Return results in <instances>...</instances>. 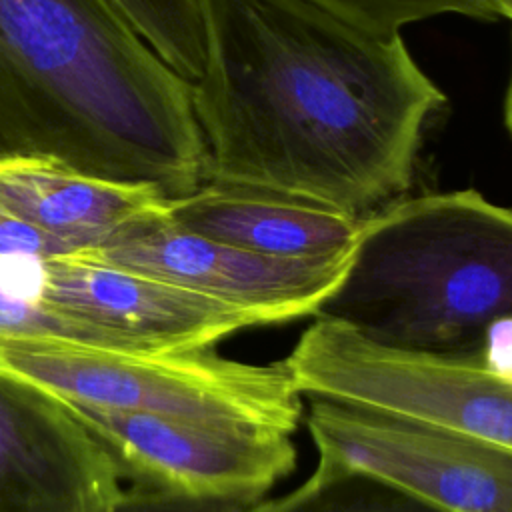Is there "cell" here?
<instances>
[{
	"label": "cell",
	"instance_id": "6da1fadb",
	"mask_svg": "<svg viewBox=\"0 0 512 512\" xmlns=\"http://www.w3.org/2000/svg\"><path fill=\"white\" fill-rule=\"evenodd\" d=\"M206 60L192 84L206 182L282 192L366 216L412 184L446 94L400 34L308 0H200Z\"/></svg>",
	"mask_w": 512,
	"mask_h": 512
},
{
	"label": "cell",
	"instance_id": "7a4b0ae2",
	"mask_svg": "<svg viewBox=\"0 0 512 512\" xmlns=\"http://www.w3.org/2000/svg\"><path fill=\"white\" fill-rule=\"evenodd\" d=\"M22 154L168 198L208 178L192 84L108 0H0V158Z\"/></svg>",
	"mask_w": 512,
	"mask_h": 512
},
{
	"label": "cell",
	"instance_id": "3957f363",
	"mask_svg": "<svg viewBox=\"0 0 512 512\" xmlns=\"http://www.w3.org/2000/svg\"><path fill=\"white\" fill-rule=\"evenodd\" d=\"M314 318L392 348L486 352L496 328L512 326V208L452 190L362 216Z\"/></svg>",
	"mask_w": 512,
	"mask_h": 512
},
{
	"label": "cell",
	"instance_id": "277c9868",
	"mask_svg": "<svg viewBox=\"0 0 512 512\" xmlns=\"http://www.w3.org/2000/svg\"><path fill=\"white\" fill-rule=\"evenodd\" d=\"M0 370L72 404L292 434L304 416L286 360L252 364L212 348L154 352L0 338Z\"/></svg>",
	"mask_w": 512,
	"mask_h": 512
},
{
	"label": "cell",
	"instance_id": "5b68a950",
	"mask_svg": "<svg viewBox=\"0 0 512 512\" xmlns=\"http://www.w3.org/2000/svg\"><path fill=\"white\" fill-rule=\"evenodd\" d=\"M302 396H322L512 450V370L480 354L382 346L314 318L284 358Z\"/></svg>",
	"mask_w": 512,
	"mask_h": 512
},
{
	"label": "cell",
	"instance_id": "8992f818",
	"mask_svg": "<svg viewBox=\"0 0 512 512\" xmlns=\"http://www.w3.org/2000/svg\"><path fill=\"white\" fill-rule=\"evenodd\" d=\"M308 398L318 462L374 478L440 512H512V450L382 410Z\"/></svg>",
	"mask_w": 512,
	"mask_h": 512
},
{
	"label": "cell",
	"instance_id": "52a82bcc",
	"mask_svg": "<svg viewBox=\"0 0 512 512\" xmlns=\"http://www.w3.org/2000/svg\"><path fill=\"white\" fill-rule=\"evenodd\" d=\"M66 404L106 446L128 486L258 502L296 466L290 434Z\"/></svg>",
	"mask_w": 512,
	"mask_h": 512
},
{
	"label": "cell",
	"instance_id": "ba28073f",
	"mask_svg": "<svg viewBox=\"0 0 512 512\" xmlns=\"http://www.w3.org/2000/svg\"><path fill=\"white\" fill-rule=\"evenodd\" d=\"M348 254L320 260L266 258L190 232L164 212L78 258L130 268L254 314L262 326L314 316L340 282Z\"/></svg>",
	"mask_w": 512,
	"mask_h": 512
},
{
	"label": "cell",
	"instance_id": "9c48e42d",
	"mask_svg": "<svg viewBox=\"0 0 512 512\" xmlns=\"http://www.w3.org/2000/svg\"><path fill=\"white\" fill-rule=\"evenodd\" d=\"M128 484L56 394L0 370V512H100Z\"/></svg>",
	"mask_w": 512,
	"mask_h": 512
},
{
	"label": "cell",
	"instance_id": "30bf717a",
	"mask_svg": "<svg viewBox=\"0 0 512 512\" xmlns=\"http://www.w3.org/2000/svg\"><path fill=\"white\" fill-rule=\"evenodd\" d=\"M32 298L114 332L136 350L212 348L230 334L262 326L238 306L150 274L78 256L42 258Z\"/></svg>",
	"mask_w": 512,
	"mask_h": 512
},
{
	"label": "cell",
	"instance_id": "8fae6325",
	"mask_svg": "<svg viewBox=\"0 0 512 512\" xmlns=\"http://www.w3.org/2000/svg\"><path fill=\"white\" fill-rule=\"evenodd\" d=\"M168 216L190 232L280 260L346 254L362 220L282 192L224 182H204L186 196L170 198Z\"/></svg>",
	"mask_w": 512,
	"mask_h": 512
},
{
	"label": "cell",
	"instance_id": "7c38bea8",
	"mask_svg": "<svg viewBox=\"0 0 512 512\" xmlns=\"http://www.w3.org/2000/svg\"><path fill=\"white\" fill-rule=\"evenodd\" d=\"M168 200L152 184L88 174L50 156L0 158V204L78 252L164 212Z\"/></svg>",
	"mask_w": 512,
	"mask_h": 512
},
{
	"label": "cell",
	"instance_id": "4fadbf2b",
	"mask_svg": "<svg viewBox=\"0 0 512 512\" xmlns=\"http://www.w3.org/2000/svg\"><path fill=\"white\" fill-rule=\"evenodd\" d=\"M248 512H440L364 474L318 462L292 492L258 500Z\"/></svg>",
	"mask_w": 512,
	"mask_h": 512
},
{
	"label": "cell",
	"instance_id": "5bb4252c",
	"mask_svg": "<svg viewBox=\"0 0 512 512\" xmlns=\"http://www.w3.org/2000/svg\"><path fill=\"white\" fill-rule=\"evenodd\" d=\"M148 48L194 84L204 72L206 36L200 0H108Z\"/></svg>",
	"mask_w": 512,
	"mask_h": 512
},
{
	"label": "cell",
	"instance_id": "9a60e30c",
	"mask_svg": "<svg viewBox=\"0 0 512 512\" xmlns=\"http://www.w3.org/2000/svg\"><path fill=\"white\" fill-rule=\"evenodd\" d=\"M342 20L376 32L400 34L406 24L442 14H460L478 20L502 18L500 0H308Z\"/></svg>",
	"mask_w": 512,
	"mask_h": 512
},
{
	"label": "cell",
	"instance_id": "2e32d148",
	"mask_svg": "<svg viewBox=\"0 0 512 512\" xmlns=\"http://www.w3.org/2000/svg\"><path fill=\"white\" fill-rule=\"evenodd\" d=\"M0 338L58 340L104 348H132L118 334L58 312L40 302L12 296L0 288Z\"/></svg>",
	"mask_w": 512,
	"mask_h": 512
},
{
	"label": "cell",
	"instance_id": "e0dca14e",
	"mask_svg": "<svg viewBox=\"0 0 512 512\" xmlns=\"http://www.w3.org/2000/svg\"><path fill=\"white\" fill-rule=\"evenodd\" d=\"M256 502L192 498L140 486H128L122 500L100 512H248Z\"/></svg>",
	"mask_w": 512,
	"mask_h": 512
},
{
	"label": "cell",
	"instance_id": "ac0fdd59",
	"mask_svg": "<svg viewBox=\"0 0 512 512\" xmlns=\"http://www.w3.org/2000/svg\"><path fill=\"white\" fill-rule=\"evenodd\" d=\"M78 248L70 242L56 238L30 222L22 220L8 208L0 204V258L4 256H44V258H62L76 254Z\"/></svg>",
	"mask_w": 512,
	"mask_h": 512
},
{
	"label": "cell",
	"instance_id": "d6986e66",
	"mask_svg": "<svg viewBox=\"0 0 512 512\" xmlns=\"http://www.w3.org/2000/svg\"><path fill=\"white\" fill-rule=\"evenodd\" d=\"M504 122L508 132L512 134V76H510V84H508V92H506V102H504Z\"/></svg>",
	"mask_w": 512,
	"mask_h": 512
},
{
	"label": "cell",
	"instance_id": "ffe728a7",
	"mask_svg": "<svg viewBox=\"0 0 512 512\" xmlns=\"http://www.w3.org/2000/svg\"><path fill=\"white\" fill-rule=\"evenodd\" d=\"M500 8H502V18L512 20V0H500Z\"/></svg>",
	"mask_w": 512,
	"mask_h": 512
}]
</instances>
